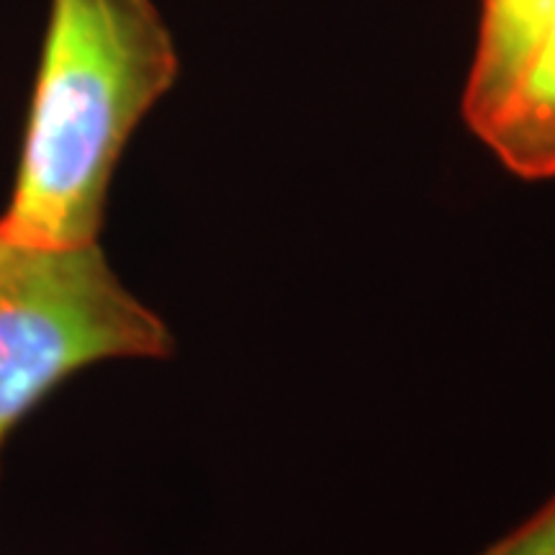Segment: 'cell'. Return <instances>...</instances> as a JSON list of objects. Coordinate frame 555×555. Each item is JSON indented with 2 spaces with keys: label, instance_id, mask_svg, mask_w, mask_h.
Segmentation results:
<instances>
[{
  "label": "cell",
  "instance_id": "obj_3",
  "mask_svg": "<svg viewBox=\"0 0 555 555\" xmlns=\"http://www.w3.org/2000/svg\"><path fill=\"white\" fill-rule=\"evenodd\" d=\"M474 131L515 176H555V16L504 99Z\"/></svg>",
  "mask_w": 555,
  "mask_h": 555
},
{
  "label": "cell",
  "instance_id": "obj_1",
  "mask_svg": "<svg viewBox=\"0 0 555 555\" xmlns=\"http://www.w3.org/2000/svg\"><path fill=\"white\" fill-rule=\"evenodd\" d=\"M176 75V44L152 0H52L0 240L99 242L121 152Z\"/></svg>",
  "mask_w": 555,
  "mask_h": 555
},
{
  "label": "cell",
  "instance_id": "obj_2",
  "mask_svg": "<svg viewBox=\"0 0 555 555\" xmlns=\"http://www.w3.org/2000/svg\"><path fill=\"white\" fill-rule=\"evenodd\" d=\"M168 324L114 273L99 242L21 247L0 240V450L54 386L116 358L172 356Z\"/></svg>",
  "mask_w": 555,
  "mask_h": 555
},
{
  "label": "cell",
  "instance_id": "obj_5",
  "mask_svg": "<svg viewBox=\"0 0 555 555\" xmlns=\"http://www.w3.org/2000/svg\"><path fill=\"white\" fill-rule=\"evenodd\" d=\"M478 555H555V496Z\"/></svg>",
  "mask_w": 555,
  "mask_h": 555
},
{
  "label": "cell",
  "instance_id": "obj_4",
  "mask_svg": "<svg viewBox=\"0 0 555 555\" xmlns=\"http://www.w3.org/2000/svg\"><path fill=\"white\" fill-rule=\"evenodd\" d=\"M553 16L555 0H483L476 57L463 95V116L470 129L504 99Z\"/></svg>",
  "mask_w": 555,
  "mask_h": 555
}]
</instances>
